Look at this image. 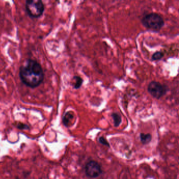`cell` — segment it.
I'll list each match as a JSON object with an SVG mask.
<instances>
[{
    "instance_id": "obj_1",
    "label": "cell",
    "mask_w": 179,
    "mask_h": 179,
    "mask_svg": "<svg viewBox=\"0 0 179 179\" xmlns=\"http://www.w3.org/2000/svg\"><path fill=\"white\" fill-rule=\"evenodd\" d=\"M19 77L22 83L30 88H35L44 80V74L40 64L33 59H28L21 67Z\"/></svg>"
},
{
    "instance_id": "obj_2",
    "label": "cell",
    "mask_w": 179,
    "mask_h": 179,
    "mask_svg": "<svg viewBox=\"0 0 179 179\" xmlns=\"http://www.w3.org/2000/svg\"><path fill=\"white\" fill-rule=\"evenodd\" d=\"M141 21L144 27L154 32H159L164 25L162 17L156 13L147 14L142 17Z\"/></svg>"
},
{
    "instance_id": "obj_3",
    "label": "cell",
    "mask_w": 179,
    "mask_h": 179,
    "mask_svg": "<svg viewBox=\"0 0 179 179\" xmlns=\"http://www.w3.org/2000/svg\"><path fill=\"white\" fill-rule=\"evenodd\" d=\"M25 8L30 17L38 18L43 14L45 8L41 0H27L25 3Z\"/></svg>"
},
{
    "instance_id": "obj_4",
    "label": "cell",
    "mask_w": 179,
    "mask_h": 179,
    "mask_svg": "<svg viewBox=\"0 0 179 179\" xmlns=\"http://www.w3.org/2000/svg\"><path fill=\"white\" fill-rule=\"evenodd\" d=\"M168 88L165 85L156 81H152L148 86V91L156 99H159L167 93Z\"/></svg>"
},
{
    "instance_id": "obj_5",
    "label": "cell",
    "mask_w": 179,
    "mask_h": 179,
    "mask_svg": "<svg viewBox=\"0 0 179 179\" xmlns=\"http://www.w3.org/2000/svg\"><path fill=\"white\" fill-rule=\"evenodd\" d=\"M85 173L91 178H97L102 173V168L97 161L92 160L88 162L85 166Z\"/></svg>"
},
{
    "instance_id": "obj_6",
    "label": "cell",
    "mask_w": 179,
    "mask_h": 179,
    "mask_svg": "<svg viewBox=\"0 0 179 179\" xmlns=\"http://www.w3.org/2000/svg\"><path fill=\"white\" fill-rule=\"evenodd\" d=\"M74 119V114L72 111L67 112L64 116L63 118V122L64 124L67 127L70 126L72 121Z\"/></svg>"
},
{
    "instance_id": "obj_7",
    "label": "cell",
    "mask_w": 179,
    "mask_h": 179,
    "mask_svg": "<svg viewBox=\"0 0 179 179\" xmlns=\"http://www.w3.org/2000/svg\"><path fill=\"white\" fill-rule=\"evenodd\" d=\"M141 142L143 144H147L150 142L152 140V135L150 133H141L140 134Z\"/></svg>"
},
{
    "instance_id": "obj_8",
    "label": "cell",
    "mask_w": 179,
    "mask_h": 179,
    "mask_svg": "<svg viewBox=\"0 0 179 179\" xmlns=\"http://www.w3.org/2000/svg\"><path fill=\"white\" fill-rule=\"evenodd\" d=\"M111 117L113 119L115 127H117L119 126L122 121L121 116L119 113H112Z\"/></svg>"
},
{
    "instance_id": "obj_9",
    "label": "cell",
    "mask_w": 179,
    "mask_h": 179,
    "mask_svg": "<svg viewBox=\"0 0 179 179\" xmlns=\"http://www.w3.org/2000/svg\"><path fill=\"white\" fill-rule=\"evenodd\" d=\"M73 80L75 81V83L73 84L74 88L76 89H78L80 88V87L83 85V79L79 76H75L73 77Z\"/></svg>"
},
{
    "instance_id": "obj_10",
    "label": "cell",
    "mask_w": 179,
    "mask_h": 179,
    "mask_svg": "<svg viewBox=\"0 0 179 179\" xmlns=\"http://www.w3.org/2000/svg\"><path fill=\"white\" fill-rule=\"evenodd\" d=\"M163 54L161 52H157L154 53V54L152 56V61H160L163 57Z\"/></svg>"
},
{
    "instance_id": "obj_11",
    "label": "cell",
    "mask_w": 179,
    "mask_h": 179,
    "mask_svg": "<svg viewBox=\"0 0 179 179\" xmlns=\"http://www.w3.org/2000/svg\"><path fill=\"white\" fill-rule=\"evenodd\" d=\"M99 142L102 145H104V146H106L110 147V144H109V142L106 140L105 138L102 137H100L99 138Z\"/></svg>"
},
{
    "instance_id": "obj_12",
    "label": "cell",
    "mask_w": 179,
    "mask_h": 179,
    "mask_svg": "<svg viewBox=\"0 0 179 179\" xmlns=\"http://www.w3.org/2000/svg\"><path fill=\"white\" fill-rule=\"evenodd\" d=\"M17 127L19 129H28L29 127L26 124H24L23 123H18L17 125Z\"/></svg>"
}]
</instances>
